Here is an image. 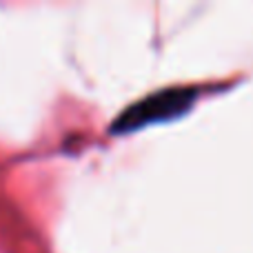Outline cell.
Here are the masks:
<instances>
[{
    "label": "cell",
    "instance_id": "obj_1",
    "mask_svg": "<svg viewBox=\"0 0 253 253\" xmlns=\"http://www.w3.org/2000/svg\"><path fill=\"white\" fill-rule=\"evenodd\" d=\"M198 93L193 89H169L156 96H149L144 102H138L131 109H126L118 118L114 129L116 131H133L138 126L153 123V120H167L178 116L180 111L189 109Z\"/></svg>",
    "mask_w": 253,
    "mask_h": 253
}]
</instances>
